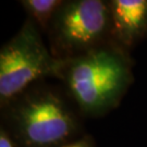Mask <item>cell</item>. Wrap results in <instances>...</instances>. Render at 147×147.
<instances>
[{
	"instance_id": "cell-1",
	"label": "cell",
	"mask_w": 147,
	"mask_h": 147,
	"mask_svg": "<svg viewBox=\"0 0 147 147\" xmlns=\"http://www.w3.org/2000/svg\"><path fill=\"white\" fill-rule=\"evenodd\" d=\"M124 59L109 50H93L70 68L69 87L82 108L100 111L118 99L127 83Z\"/></svg>"
},
{
	"instance_id": "cell-2",
	"label": "cell",
	"mask_w": 147,
	"mask_h": 147,
	"mask_svg": "<svg viewBox=\"0 0 147 147\" xmlns=\"http://www.w3.org/2000/svg\"><path fill=\"white\" fill-rule=\"evenodd\" d=\"M57 62L48 53L33 25H26L0 53V96L8 99L33 81L53 73Z\"/></svg>"
},
{
	"instance_id": "cell-3",
	"label": "cell",
	"mask_w": 147,
	"mask_h": 147,
	"mask_svg": "<svg viewBox=\"0 0 147 147\" xmlns=\"http://www.w3.org/2000/svg\"><path fill=\"white\" fill-rule=\"evenodd\" d=\"M107 25V7L99 0H79L62 5L55 18L57 38L69 49L93 46L105 34Z\"/></svg>"
},
{
	"instance_id": "cell-4",
	"label": "cell",
	"mask_w": 147,
	"mask_h": 147,
	"mask_svg": "<svg viewBox=\"0 0 147 147\" xmlns=\"http://www.w3.org/2000/svg\"><path fill=\"white\" fill-rule=\"evenodd\" d=\"M19 125L28 144L50 146L62 142L72 132L73 123L55 96L44 94L28 99L20 108Z\"/></svg>"
},
{
	"instance_id": "cell-5",
	"label": "cell",
	"mask_w": 147,
	"mask_h": 147,
	"mask_svg": "<svg viewBox=\"0 0 147 147\" xmlns=\"http://www.w3.org/2000/svg\"><path fill=\"white\" fill-rule=\"evenodd\" d=\"M112 21L124 40H130L147 25L146 0H116L112 2Z\"/></svg>"
},
{
	"instance_id": "cell-6",
	"label": "cell",
	"mask_w": 147,
	"mask_h": 147,
	"mask_svg": "<svg viewBox=\"0 0 147 147\" xmlns=\"http://www.w3.org/2000/svg\"><path fill=\"white\" fill-rule=\"evenodd\" d=\"M62 3L58 0H27L23 2L28 13L42 26L56 16Z\"/></svg>"
},
{
	"instance_id": "cell-7",
	"label": "cell",
	"mask_w": 147,
	"mask_h": 147,
	"mask_svg": "<svg viewBox=\"0 0 147 147\" xmlns=\"http://www.w3.org/2000/svg\"><path fill=\"white\" fill-rule=\"evenodd\" d=\"M0 147H13L11 144V141L8 138V136L2 132L0 135Z\"/></svg>"
},
{
	"instance_id": "cell-8",
	"label": "cell",
	"mask_w": 147,
	"mask_h": 147,
	"mask_svg": "<svg viewBox=\"0 0 147 147\" xmlns=\"http://www.w3.org/2000/svg\"><path fill=\"white\" fill-rule=\"evenodd\" d=\"M63 147H88V145L84 142H76L73 144H70V145H65Z\"/></svg>"
}]
</instances>
